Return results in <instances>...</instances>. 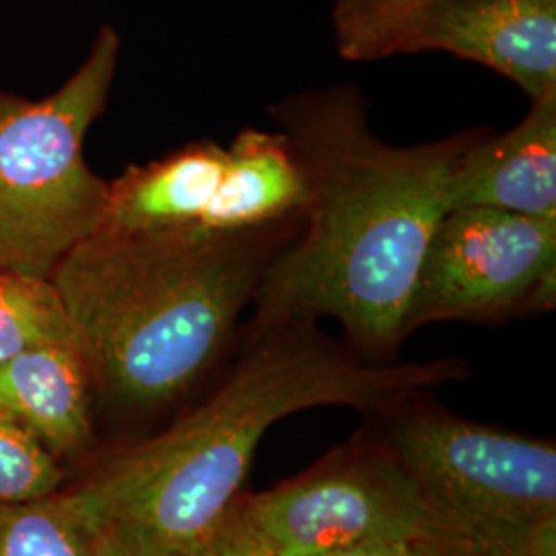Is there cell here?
Wrapping results in <instances>:
<instances>
[{"label":"cell","instance_id":"obj_5","mask_svg":"<svg viewBox=\"0 0 556 556\" xmlns=\"http://www.w3.org/2000/svg\"><path fill=\"white\" fill-rule=\"evenodd\" d=\"M305 202V176L291 140L277 128H243L229 144L194 140L160 160L126 167L110 181L101 227L250 229L299 219Z\"/></svg>","mask_w":556,"mask_h":556},{"label":"cell","instance_id":"obj_1","mask_svg":"<svg viewBox=\"0 0 556 556\" xmlns=\"http://www.w3.org/2000/svg\"><path fill=\"white\" fill-rule=\"evenodd\" d=\"M266 114L298 153L307 202L264 275L254 319L334 318L361 357L394 361L454 167L482 126L394 147L374 132L355 85L298 91Z\"/></svg>","mask_w":556,"mask_h":556},{"label":"cell","instance_id":"obj_8","mask_svg":"<svg viewBox=\"0 0 556 556\" xmlns=\"http://www.w3.org/2000/svg\"><path fill=\"white\" fill-rule=\"evenodd\" d=\"M239 507L278 556H332L417 538L425 503L392 450L346 447Z\"/></svg>","mask_w":556,"mask_h":556},{"label":"cell","instance_id":"obj_15","mask_svg":"<svg viewBox=\"0 0 556 556\" xmlns=\"http://www.w3.org/2000/svg\"><path fill=\"white\" fill-rule=\"evenodd\" d=\"M59 457L13 418L0 415V501H36L59 493Z\"/></svg>","mask_w":556,"mask_h":556},{"label":"cell","instance_id":"obj_13","mask_svg":"<svg viewBox=\"0 0 556 556\" xmlns=\"http://www.w3.org/2000/svg\"><path fill=\"white\" fill-rule=\"evenodd\" d=\"M60 342L80 344L52 278L0 270V365Z\"/></svg>","mask_w":556,"mask_h":556},{"label":"cell","instance_id":"obj_12","mask_svg":"<svg viewBox=\"0 0 556 556\" xmlns=\"http://www.w3.org/2000/svg\"><path fill=\"white\" fill-rule=\"evenodd\" d=\"M96 526L75 493L0 501V556H93Z\"/></svg>","mask_w":556,"mask_h":556},{"label":"cell","instance_id":"obj_18","mask_svg":"<svg viewBox=\"0 0 556 556\" xmlns=\"http://www.w3.org/2000/svg\"><path fill=\"white\" fill-rule=\"evenodd\" d=\"M332 556H427V553L422 551V546L415 538H394V540L369 542Z\"/></svg>","mask_w":556,"mask_h":556},{"label":"cell","instance_id":"obj_9","mask_svg":"<svg viewBox=\"0 0 556 556\" xmlns=\"http://www.w3.org/2000/svg\"><path fill=\"white\" fill-rule=\"evenodd\" d=\"M445 52L495 71L528 100L556 96V0H445L396 54Z\"/></svg>","mask_w":556,"mask_h":556},{"label":"cell","instance_id":"obj_11","mask_svg":"<svg viewBox=\"0 0 556 556\" xmlns=\"http://www.w3.org/2000/svg\"><path fill=\"white\" fill-rule=\"evenodd\" d=\"M93 390L79 342L46 344L0 365V415L20 422L56 457L91 441Z\"/></svg>","mask_w":556,"mask_h":556},{"label":"cell","instance_id":"obj_16","mask_svg":"<svg viewBox=\"0 0 556 556\" xmlns=\"http://www.w3.org/2000/svg\"><path fill=\"white\" fill-rule=\"evenodd\" d=\"M194 556H278V553L250 523L236 498L217 526L200 542Z\"/></svg>","mask_w":556,"mask_h":556},{"label":"cell","instance_id":"obj_7","mask_svg":"<svg viewBox=\"0 0 556 556\" xmlns=\"http://www.w3.org/2000/svg\"><path fill=\"white\" fill-rule=\"evenodd\" d=\"M556 220L462 206L439 220L418 268L408 334L435 321H497L555 307Z\"/></svg>","mask_w":556,"mask_h":556},{"label":"cell","instance_id":"obj_2","mask_svg":"<svg viewBox=\"0 0 556 556\" xmlns=\"http://www.w3.org/2000/svg\"><path fill=\"white\" fill-rule=\"evenodd\" d=\"M466 376L457 358L378 363L324 337L316 321L252 318L211 396L73 493L96 528L130 523L194 555L239 497L260 441L280 418L318 406L397 408Z\"/></svg>","mask_w":556,"mask_h":556},{"label":"cell","instance_id":"obj_6","mask_svg":"<svg viewBox=\"0 0 556 556\" xmlns=\"http://www.w3.org/2000/svg\"><path fill=\"white\" fill-rule=\"evenodd\" d=\"M392 454L415 478L425 517L470 528L556 523V447L472 420L413 410Z\"/></svg>","mask_w":556,"mask_h":556},{"label":"cell","instance_id":"obj_17","mask_svg":"<svg viewBox=\"0 0 556 556\" xmlns=\"http://www.w3.org/2000/svg\"><path fill=\"white\" fill-rule=\"evenodd\" d=\"M93 556H194L161 538L130 526L101 523L96 528Z\"/></svg>","mask_w":556,"mask_h":556},{"label":"cell","instance_id":"obj_4","mask_svg":"<svg viewBox=\"0 0 556 556\" xmlns=\"http://www.w3.org/2000/svg\"><path fill=\"white\" fill-rule=\"evenodd\" d=\"M118 31L103 25L79 68L43 100L0 89V270L50 278L105 219L110 181L85 160L118 71Z\"/></svg>","mask_w":556,"mask_h":556},{"label":"cell","instance_id":"obj_10","mask_svg":"<svg viewBox=\"0 0 556 556\" xmlns=\"http://www.w3.org/2000/svg\"><path fill=\"white\" fill-rule=\"evenodd\" d=\"M462 206L556 220V96L501 135L482 128L450 179V211Z\"/></svg>","mask_w":556,"mask_h":556},{"label":"cell","instance_id":"obj_14","mask_svg":"<svg viewBox=\"0 0 556 556\" xmlns=\"http://www.w3.org/2000/svg\"><path fill=\"white\" fill-rule=\"evenodd\" d=\"M441 2L445 0H334L332 36L340 59L396 56L404 36Z\"/></svg>","mask_w":556,"mask_h":556},{"label":"cell","instance_id":"obj_3","mask_svg":"<svg viewBox=\"0 0 556 556\" xmlns=\"http://www.w3.org/2000/svg\"><path fill=\"white\" fill-rule=\"evenodd\" d=\"M299 227L301 217L231 231L101 227L83 239L50 278L96 390L153 408L194 388L233 342Z\"/></svg>","mask_w":556,"mask_h":556}]
</instances>
